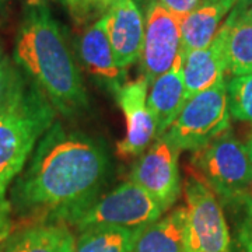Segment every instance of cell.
<instances>
[{
  "mask_svg": "<svg viewBox=\"0 0 252 252\" xmlns=\"http://www.w3.org/2000/svg\"><path fill=\"white\" fill-rule=\"evenodd\" d=\"M231 117L252 124V74L238 76L227 83Z\"/></svg>",
  "mask_w": 252,
  "mask_h": 252,
  "instance_id": "cell-21",
  "label": "cell"
},
{
  "mask_svg": "<svg viewBox=\"0 0 252 252\" xmlns=\"http://www.w3.org/2000/svg\"><path fill=\"white\" fill-rule=\"evenodd\" d=\"M180 152L167 136H158L133 164L129 175V181L149 192L165 212L175 205L181 195Z\"/></svg>",
  "mask_w": 252,
  "mask_h": 252,
  "instance_id": "cell-8",
  "label": "cell"
},
{
  "mask_svg": "<svg viewBox=\"0 0 252 252\" xmlns=\"http://www.w3.org/2000/svg\"><path fill=\"white\" fill-rule=\"evenodd\" d=\"M79 56L91 77L114 94L126 83V70L115 59L102 17L94 21L80 36Z\"/></svg>",
  "mask_w": 252,
  "mask_h": 252,
  "instance_id": "cell-12",
  "label": "cell"
},
{
  "mask_svg": "<svg viewBox=\"0 0 252 252\" xmlns=\"http://www.w3.org/2000/svg\"><path fill=\"white\" fill-rule=\"evenodd\" d=\"M13 59L51 101L56 112L72 118L89 107L79 66L62 27L41 0H30L18 26Z\"/></svg>",
  "mask_w": 252,
  "mask_h": 252,
  "instance_id": "cell-2",
  "label": "cell"
},
{
  "mask_svg": "<svg viewBox=\"0 0 252 252\" xmlns=\"http://www.w3.org/2000/svg\"><path fill=\"white\" fill-rule=\"evenodd\" d=\"M192 165L198 178L227 206L252 195L250 149L228 130L193 152Z\"/></svg>",
  "mask_w": 252,
  "mask_h": 252,
  "instance_id": "cell-4",
  "label": "cell"
},
{
  "mask_svg": "<svg viewBox=\"0 0 252 252\" xmlns=\"http://www.w3.org/2000/svg\"><path fill=\"white\" fill-rule=\"evenodd\" d=\"M13 206L6 192H0V244L13 233Z\"/></svg>",
  "mask_w": 252,
  "mask_h": 252,
  "instance_id": "cell-24",
  "label": "cell"
},
{
  "mask_svg": "<svg viewBox=\"0 0 252 252\" xmlns=\"http://www.w3.org/2000/svg\"><path fill=\"white\" fill-rule=\"evenodd\" d=\"M27 84L26 74L10 58L0 41V114L17 101Z\"/></svg>",
  "mask_w": 252,
  "mask_h": 252,
  "instance_id": "cell-20",
  "label": "cell"
},
{
  "mask_svg": "<svg viewBox=\"0 0 252 252\" xmlns=\"http://www.w3.org/2000/svg\"><path fill=\"white\" fill-rule=\"evenodd\" d=\"M149 83L143 77L125 84L114 94L126 122V133L118 143V154L132 157L142 154L157 136V126L147 104Z\"/></svg>",
  "mask_w": 252,
  "mask_h": 252,
  "instance_id": "cell-10",
  "label": "cell"
},
{
  "mask_svg": "<svg viewBox=\"0 0 252 252\" xmlns=\"http://www.w3.org/2000/svg\"><path fill=\"white\" fill-rule=\"evenodd\" d=\"M7 1H9V0H0V10L6 6V3H7Z\"/></svg>",
  "mask_w": 252,
  "mask_h": 252,
  "instance_id": "cell-27",
  "label": "cell"
},
{
  "mask_svg": "<svg viewBox=\"0 0 252 252\" xmlns=\"http://www.w3.org/2000/svg\"><path fill=\"white\" fill-rule=\"evenodd\" d=\"M230 117L224 79L187 99L164 135L180 150L196 152L228 130Z\"/></svg>",
  "mask_w": 252,
  "mask_h": 252,
  "instance_id": "cell-5",
  "label": "cell"
},
{
  "mask_svg": "<svg viewBox=\"0 0 252 252\" xmlns=\"http://www.w3.org/2000/svg\"><path fill=\"white\" fill-rule=\"evenodd\" d=\"M235 6V0H203L181 20V54L206 48L220 30L224 16Z\"/></svg>",
  "mask_w": 252,
  "mask_h": 252,
  "instance_id": "cell-16",
  "label": "cell"
},
{
  "mask_svg": "<svg viewBox=\"0 0 252 252\" xmlns=\"http://www.w3.org/2000/svg\"><path fill=\"white\" fill-rule=\"evenodd\" d=\"M225 73V32L223 27H220L213 41L206 48L195 49L184 55V81L187 99L210 89L219 81L224 80Z\"/></svg>",
  "mask_w": 252,
  "mask_h": 252,
  "instance_id": "cell-13",
  "label": "cell"
},
{
  "mask_svg": "<svg viewBox=\"0 0 252 252\" xmlns=\"http://www.w3.org/2000/svg\"><path fill=\"white\" fill-rule=\"evenodd\" d=\"M221 27L225 32L227 73L234 77L252 74V13L234 7Z\"/></svg>",
  "mask_w": 252,
  "mask_h": 252,
  "instance_id": "cell-18",
  "label": "cell"
},
{
  "mask_svg": "<svg viewBox=\"0 0 252 252\" xmlns=\"http://www.w3.org/2000/svg\"><path fill=\"white\" fill-rule=\"evenodd\" d=\"M4 252H76V240L67 224L41 221L11 233Z\"/></svg>",
  "mask_w": 252,
  "mask_h": 252,
  "instance_id": "cell-17",
  "label": "cell"
},
{
  "mask_svg": "<svg viewBox=\"0 0 252 252\" xmlns=\"http://www.w3.org/2000/svg\"><path fill=\"white\" fill-rule=\"evenodd\" d=\"M187 206L172 209L165 216L135 230L132 252H185Z\"/></svg>",
  "mask_w": 252,
  "mask_h": 252,
  "instance_id": "cell-15",
  "label": "cell"
},
{
  "mask_svg": "<svg viewBox=\"0 0 252 252\" xmlns=\"http://www.w3.org/2000/svg\"><path fill=\"white\" fill-rule=\"evenodd\" d=\"M185 102L184 55L180 54L171 69L154 80L149 87L147 104L157 126L156 137L165 133V130L178 117Z\"/></svg>",
  "mask_w": 252,
  "mask_h": 252,
  "instance_id": "cell-14",
  "label": "cell"
},
{
  "mask_svg": "<svg viewBox=\"0 0 252 252\" xmlns=\"http://www.w3.org/2000/svg\"><path fill=\"white\" fill-rule=\"evenodd\" d=\"M181 18L150 0L146 10L140 69L149 86L168 72L181 54Z\"/></svg>",
  "mask_w": 252,
  "mask_h": 252,
  "instance_id": "cell-9",
  "label": "cell"
},
{
  "mask_svg": "<svg viewBox=\"0 0 252 252\" xmlns=\"http://www.w3.org/2000/svg\"><path fill=\"white\" fill-rule=\"evenodd\" d=\"M55 118L54 105L31 80L17 101L0 114V192L7 193Z\"/></svg>",
  "mask_w": 252,
  "mask_h": 252,
  "instance_id": "cell-3",
  "label": "cell"
},
{
  "mask_svg": "<svg viewBox=\"0 0 252 252\" xmlns=\"http://www.w3.org/2000/svg\"><path fill=\"white\" fill-rule=\"evenodd\" d=\"M252 6V0H235V6L234 7H238V9H250ZM233 7V9H234Z\"/></svg>",
  "mask_w": 252,
  "mask_h": 252,
  "instance_id": "cell-26",
  "label": "cell"
},
{
  "mask_svg": "<svg viewBox=\"0 0 252 252\" xmlns=\"http://www.w3.org/2000/svg\"><path fill=\"white\" fill-rule=\"evenodd\" d=\"M108 172L104 144L55 122L16 178L10 202L21 216L74 224L101 196Z\"/></svg>",
  "mask_w": 252,
  "mask_h": 252,
  "instance_id": "cell-1",
  "label": "cell"
},
{
  "mask_svg": "<svg viewBox=\"0 0 252 252\" xmlns=\"http://www.w3.org/2000/svg\"><path fill=\"white\" fill-rule=\"evenodd\" d=\"M0 252H4V243L0 244Z\"/></svg>",
  "mask_w": 252,
  "mask_h": 252,
  "instance_id": "cell-29",
  "label": "cell"
},
{
  "mask_svg": "<svg viewBox=\"0 0 252 252\" xmlns=\"http://www.w3.org/2000/svg\"><path fill=\"white\" fill-rule=\"evenodd\" d=\"M105 32L118 64L127 69L140 59L144 18L135 0H118L102 16Z\"/></svg>",
  "mask_w": 252,
  "mask_h": 252,
  "instance_id": "cell-11",
  "label": "cell"
},
{
  "mask_svg": "<svg viewBox=\"0 0 252 252\" xmlns=\"http://www.w3.org/2000/svg\"><path fill=\"white\" fill-rule=\"evenodd\" d=\"M164 212V207L149 192L135 182L126 181L101 195L73 225L79 231L99 224L137 228L156 221Z\"/></svg>",
  "mask_w": 252,
  "mask_h": 252,
  "instance_id": "cell-7",
  "label": "cell"
},
{
  "mask_svg": "<svg viewBox=\"0 0 252 252\" xmlns=\"http://www.w3.org/2000/svg\"><path fill=\"white\" fill-rule=\"evenodd\" d=\"M184 193L188 212L185 252H233L230 228L216 195L195 175L187 180Z\"/></svg>",
  "mask_w": 252,
  "mask_h": 252,
  "instance_id": "cell-6",
  "label": "cell"
},
{
  "mask_svg": "<svg viewBox=\"0 0 252 252\" xmlns=\"http://www.w3.org/2000/svg\"><path fill=\"white\" fill-rule=\"evenodd\" d=\"M136 228L118 225H91L81 230L76 252H132Z\"/></svg>",
  "mask_w": 252,
  "mask_h": 252,
  "instance_id": "cell-19",
  "label": "cell"
},
{
  "mask_svg": "<svg viewBox=\"0 0 252 252\" xmlns=\"http://www.w3.org/2000/svg\"><path fill=\"white\" fill-rule=\"evenodd\" d=\"M76 24L99 20L118 0H59Z\"/></svg>",
  "mask_w": 252,
  "mask_h": 252,
  "instance_id": "cell-23",
  "label": "cell"
},
{
  "mask_svg": "<svg viewBox=\"0 0 252 252\" xmlns=\"http://www.w3.org/2000/svg\"><path fill=\"white\" fill-rule=\"evenodd\" d=\"M248 149H250V153H251L252 156V136L251 139H250V143H248Z\"/></svg>",
  "mask_w": 252,
  "mask_h": 252,
  "instance_id": "cell-28",
  "label": "cell"
},
{
  "mask_svg": "<svg viewBox=\"0 0 252 252\" xmlns=\"http://www.w3.org/2000/svg\"><path fill=\"white\" fill-rule=\"evenodd\" d=\"M158 4H161L165 10H168L178 18L188 16L190 11L198 7L203 0H156Z\"/></svg>",
  "mask_w": 252,
  "mask_h": 252,
  "instance_id": "cell-25",
  "label": "cell"
},
{
  "mask_svg": "<svg viewBox=\"0 0 252 252\" xmlns=\"http://www.w3.org/2000/svg\"><path fill=\"white\" fill-rule=\"evenodd\" d=\"M248 10H250V11H251V13H252V6H251V7H250V9H248Z\"/></svg>",
  "mask_w": 252,
  "mask_h": 252,
  "instance_id": "cell-30",
  "label": "cell"
},
{
  "mask_svg": "<svg viewBox=\"0 0 252 252\" xmlns=\"http://www.w3.org/2000/svg\"><path fill=\"white\" fill-rule=\"evenodd\" d=\"M235 213V252H252V195L230 205Z\"/></svg>",
  "mask_w": 252,
  "mask_h": 252,
  "instance_id": "cell-22",
  "label": "cell"
}]
</instances>
